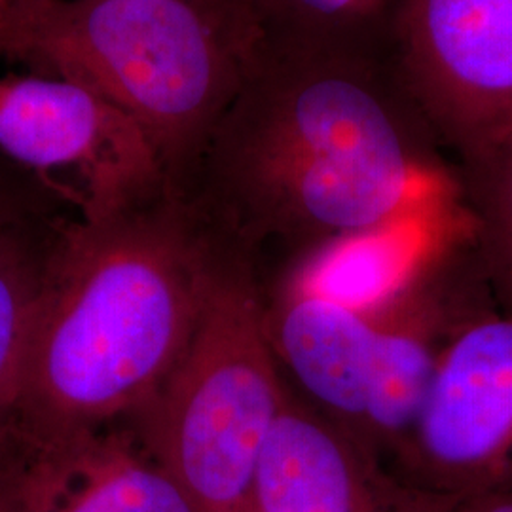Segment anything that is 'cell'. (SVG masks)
<instances>
[{"instance_id":"6","label":"cell","mask_w":512,"mask_h":512,"mask_svg":"<svg viewBox=\"0 0 512 512\" xmlns=\"http://www.w3.org/2000/svg\"><path fill=\"white\" fill-rule=\"evenodd\" d=\"M395 69L456 164L512 135V0H397Z\"/></svg>"},{"instance_id":"9","label":"cell","mask_w":512,"mask_h":512,"mask_svg":"<svg viewBox=\"0 0 512 512\" xmlns=\"http://www.w3.org/2000/svg\"><path fill=\"white\" fill-rule=\"evenodd\" d=\"M0 431V480L27 512H198L139 431Z\"/></svg>"},{"instance_id":"13","label":"cell","mask_w":512,"mask_h":512,"mask_svg":"<svg viewBox=\"0 0 512 512\" xmlns=\"http://www.w3.org/2000/svg\"><path fill=\"white\" fill-rule=\"evenodd\" d=\"M452 169L495 302L512 315V135Z\"/></svg>"},{"instance_id":"18","label":"cell","mask_w":512,"mask_h":512,"mask_svg":"<svg viewBox=\"0 0 512 512\" xmlns=\"http://www.w3.org/2000/svg\"><path fill=\"white\" fill-rule=\"evenodd\" d=\"M207 2H215V4H222V6H228L230 10H234V8H232V4H230V0H207Z\"/></svg>"},{"instance_id":"8","label":"cell","mask_w":512,"mask_h":512,"mask_svg":"<svg viewBox=\"0 0 512 512\" xmlns=\"http://www.w3.org/2000/svg\"><path fill=\"white\" fill-rule=\"evenodd\" d=\"M495 308L469 222L374 310L376 338L357 440L387 467L418 420L446 349Z\"/></svg>"},{"instance_id":"3","label":"cell","mask_w":512,"mask_h":512,"mask_svg":"<svg viewBox=\"0 0 512 512\" xmlns=\"http://www.w3.org/2000/svg\"><path fill=\"white\" fill-rule=\"evenodd\" d=\"M207 0H4L0 61L76 82L124 110L183 184L255 50Z\"/></svg>"},{"instance_id":"7","label":"cell","mask_w":512,"mask_h":512,"mask_svg":"<svg viewBox=\"0 0 512 512\" xmlns=\"http://www.w3.org/2000/svg\"><path fill=\"white\" fill-rule=\"evenodd\" d=\"M389 469L440 495L512 488V315L499 308L459 332Z\"/></svg>"},{"instance_id":"11","label":"cell","mask_w":512,"mask_h":512,"mask_svg":"<svg viewBox=\"0 0 512 512\" xmlns=\"http://www.w3.org/2000/svg\"><path fill=\"white\" fill-rule=\"evenodd\" d=\"M268 332L281 370L306 403L355 439L365 416L376 313L283 287L266 308Z\"/></svg>"},{"instance_id":"14","label":"cell","mask_w":512,"mask_h":512,"mask_svg":"<svg viewBox=\"0 0 512 512\" xmlns=\"http://www.w3.org/2000/svg\"><path fill=\"white\" fill-rule=\"evenodd\" d=\"M256 44H334L387 37L397 0H230Z\"/></svg>"},{"instance_id":"17","label":"cell","mask_w":512,"mask_h":512,"mask_svg":"<svg viewBox=\"0 0 512 512\" xmlns=\"http://www.w3.org/2000/svg\"><path fill=\"white\" fill-rule=\"evenodd\" d=\"M0 512H27L2 480H0Z\"/></svg>"},{"instance_id":"10","label":"cell","mask_w":512,"mask_h":512,"mask_svg":"<svg viewBox=\"0 0 512 512\" xmlns=\"http://www.w3.org/2000/svg\"><path fill=\"white\" fill-rule=\"evenodd\" d=\"M446 499L406 484L289 385L256 467L253 511L440 512Z\"/></svg>"},{"instance_id":"4","label":"cell","mask_w":512,"mask_h":512,"mask_svg":"<svg viewBox=\"0 0 512 512\" xmlns=\"http://www.w3.org/2000/svg\"><path fill=\"white\" fill-rule=\"evenodd\" d=\"M287 389L266 306L247 281L215 277L181 359L139 412V435L198 512L251 511Z\"/></svg>"},{"instance_id":"16","label":"cell","mask_w":512,"mask_h":512,"mask_svg":"<svg viewBox=\"0 0 512 512\" xmlns=\"http://www.w3.org/2000/svg\"><path fill=\"white\" fill-rule=\"evenodd\" d=\"M8 167H12V165L0 158V213L27 211L23 202H21V198H19V194H16V190L12 188V183L8 179V173H6Z\"/></svg>"},{"instance_id":"1","label":"cell","mask_w":512,"mask_h":512,"mask_svg":"<svg viewBox=\"0 0 512 512\" xmlns=\"http://www.w3.org/2000/svg\"><path fill=\"white\" fill-rule=\"evenodd\" d=\"M452 186L387 38L256 44L183 183L222 234L296 260Z\"/></svg>"},{"instance_id":"15","label":"cell","mask_w":512,"mask_h":512,"mask_svg":"<svg viewBox=\"0 0 512 512\" xmlns=\"http://www.w3.org/2000/svg\"><path fill=\"white\" fill-rule=\"evenodd\" d=\"M440 512H512V488L480 494L448 495Z\"/></svg>"},{"instance_id":"20","label":"cell","mask_w":512,"mask_h":512,"mask_svg":"<svg viewBox=\"0 0 512 512\" xmlns=\"http://www.w3.org/2000/svg\"><path fill=\"white\" fill-rule=\"evenodd\" d=\"M247 512H256V511H253V509H251V511H247Z\"/></svg>"},{"instance_id":"5","label":"cell","mask_w":512,"mask_h":512,"mask_svg":"<svg viewBox=\"0 0 512 512\" xmlns=\"http://www.w3.org/2000/svg\"><path fill=\"white\" fill-rule=\"evenodd\" d=\"M0 158L80 207L82 220L126 209L169 183L147 131L76 82L0 76Z\"/></svg>"},{"instance_id":"12","label":"cell","mask_w":512,"mask_h":512,"mask_svg":"<svg viewBox=\"0 0 512 512\" xmlns=\"http://www.w3.org/2000/svg\"><path fill=\"white\" fill-rule=\"evenodd\" d=\"M29 211L0 213V429L18 399L46 247Z\"/></svg>"},{"instance_id":"19","label":"cell","mask_w":512,"mask_h":512,"mask_svg":"<svg viewBox=\"0 0 512 512\" xmlns=\"http://www.w3.org/2000/svg\"><path fill=\"white\" fill-rule=\"evenodd\" d=\"M0 4H4V0H0Z\"/></svg>"},{"instance_id":"2","label":"cell","mask_w":512,"mask_h":512,"mask_svg":"<svg viewBox=\"0 0 512 512\" xmlns=\"http://www.w3.org/2000/svg\"><path fill=\"white\" fill-rule=\"evenodd\" d=\"M217 234L171 181L61 230L46 247L18 399L0 431L48 437L141 412L196 329Z\"/></svg>"}]
</instances>
